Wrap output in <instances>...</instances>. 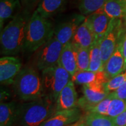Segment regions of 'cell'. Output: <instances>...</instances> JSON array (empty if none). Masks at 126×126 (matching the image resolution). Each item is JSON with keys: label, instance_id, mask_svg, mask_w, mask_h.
I'll list each match as a JSON object with an SVG mask.
<instances>
[{"label": "cell", "instance_id": "6", "mask_svg": "<svg viewBox=\"0 0 126 126\" xmlns=\"http://www.w3.org/2000/svg\"><path fill=\"white\" fill-rule=\"evenodd\" d=\"M123 33V28L122 19H111L108 31L99 40V48L104 65L122 40L124 35Z\"/></svg>", "mask_w": 126, "mask_h": 126}, {"label": "cell", "instance_id": "12", "mask_svg": "<svg viewBox=\"0 0 126 126\" xmlns=\"http://www.w3.org/2000/svg\"><path fill=\"white\" fill-rule=\"evenodd\" d=\"M122 41L123 39L104 65L103 71L109 80L123 72L126 70L125 60L122 51Z\"/></svg>", "mask_w": 126, "mask_h": 126}, {"label": "cell", "instance_id": "34", "mask_svg": "<svg viewBox=\"0 0 126 126\" xmlns=\"http://www.w3.org/2000/svg\"><path fill=\"white\" fill-rule=\"evenodd\" d=\"M118 1L126 6V0H118Z\"/></svg>", "mask_w": 126, "mask_h": 126}, {"label": "cell", "instance_id": "9", "mask_svg": "<svg viewBox=\"0 0 126 126\" xmlns=\"http://www.w3.org/2000/svg\"><path fill=\"white\" fill-rule=\"evenodd\" d=\"M85 17L81 14H75L54 28V36L63 46L71 42L79 26L84 22Z\"/></svg>", "mask_w": 126, "mask_h": 126}, {"label": "cell", "instance_id": "31", "mask_svg": "<svg viewBox=\"0 0 126 126\" xmlns=\"http://www.w3.org/2000/svg\"><path fill=\"white\" fill-rule=\"evenodd\" d=\"M40 0H20L21 5L23 7V9L29 11L33 8L37 3H39Z\"/></svg>", "mask_w": 126, "mask_h": 126}, {"label": "cell", "instance_id": "22", "mask_svg": "<svg viewBox=\"0 0 126 126\" xmlns=\"http://www.w3.org/2000/svg\"><path fill=\"white\" fill-rule=\"evenodd\" d=\"M89 59L90 63L88 71L94 72L103 71L104 64L100 54L99 40L94 41L89 48Z\"/></svg>", "mask_w": 126, "mask_h": 126}, {"label": "cell", "instance_id": "3", "mask_svg": "<svg viewBox=\"0 0 126 126\" xmlns=\"http://www.w3.org/2000/svg\"><path fill=\"white\" fill-rule=\"evenodd\" d=\"M54 31L49 19L42 16L35 10L28 22L23 50L29 53L37 51L54 35Z\"/></svg>", "mask_w": 126, "mask_h": 126}, {"label": "cell", "instance_id": "2", "mask_svg": "<svg viewBox=\"0 0 126 126\" xmlns=\"http://www.w3.org/2000/svg\"><path fill=\"white\" fill-rule=\"evenodd\" d=\"M56 112V102L50 97L26 102L17 106L15 126H40Z\"/></svg>", "mask_w": 126, "mask_h": 126}, {"label": "cell", "instance_id": "20", "mask_svg": "<svg viewBox=\"0 0 126 126\" xmlns=\"http://www.w3.org/2000/svg\"><path fill=\"white\" fill-rule=\"evenodd\" d=\"M22 5L20 0H0V28L1 31L6 20L14 18L15 12Z\"/></svg>", "mask_w": 126, "mask_h": 126}, {"label": "cell", "instance_id": "7", "mask_svg": "<svg viewBox=\"0 0 126 126\" xmlns=\"http://www.w3.org/2000/svg\"><path fill=\"white\" fill-rule=\"evenodd\" d=\"M63 46L53 35L48 42L37 50L34 59L36 67L40 71L58 65Z\"/></svg>", "mask_w": 126, "mask_h": 126}, {"label": "cell", "instance_id": "32", "mask_svg": "<svg viewBox=\"0 0 126 126\" xmlns=\"http://www.w3.org/2000/svg\"><path fill=\"white\" fill-rule=\"evenodd\" d=\"M122 51L123 54L124 58V60H125V67L126 70V31L122 41Z\"/></svg>", "mask_w": 126, "mask_h": 126}, {"label": "cell", "instance_id": "17", "mask_svg": "<svg viewBox=\"0 0 126 126\" xmlns=\"http://www.w3.org/2000/svg\"><path fill=\"white\" fill-rule=\"evenodd\" d=\"M96 40L95 36L84 21L77 30L71 43L75 47L89 48Z\"/></svg>", "mask_w": 126, "mask_h": 126}, {"label": "cell", "instance_id": "1", "mask_svg": "<svg viewBox=\"0 0 126 126\" xmlns=\"http://www.w3.org/2000/svg\"><path fill=\"white\" fill-rule=\"evenodd\" d=\"M30 11L23 9L12 19L1 32V54L12 56L23 50Z\"/></svg>", "mask_w": 126, "mask_h": 126}, {"label": "cell", "instance_id": "16", "mask_svg": "<svg viewBox=\"0 0 126 126\" xmlns=\"http://www.w3.org/2000/svg\"><path fill=\"white\" fill-rule=\"evenodd\" d=\"M71 80L78 85H87L93 82L105 84L109 81L104 71L94 72L89 71H78L71 77Z\"/></svg>", "mask_w": 126, "mask_h": 126}, {"label": "cell", "instance_id": "18", "mask_svg": "<svg viewBox=\"0 0 126 126\" xmlns=\"http://www.w3.org/2000/svg\"><path fill=\"white\" fill-rule=\"evenodd\" d=\"M66 0H40L36 11L46 18L49 19L57 14L65 4Z\"/></svg>", "mask_w": 126, "mask_h": 126}, {"label": "cell", "instance_id": "5", "mask_svg": "<svg viewBox=\"0 0 126 126\" xmlns=\"http://www.w3.org/2000/svg\"><path fill=\"white\" fill-rule=\"evenodd\" d=\"M71 80V75L59 64L42 71L44 96L56 102L61 91Z\"/></svg>", "mask_w": 126, "mask_h": 126}, {"label": "cell", "instance_id": "26", "mask_svg": "<svg viewBox=\"0 0 126 126\" xmlns=\"http://www.w3.org/2000/svg\"><path fill=\"white\" fill-rule=\"evenodd\" d=\"M126 110V101L117 98H113L110 102L107 116L114 118Z\"/></svg>", "mask_w": 126, "mask_h": 126}, {"label": "cell", "instance_id": "13", "mask_svg": "<svg viewBox=\"0 0 126 126\" xmlns=\"http://www.w3.org/2000/svg\"><path fill=\"white\" fill-rule=\"evenodd\" d=\"M111 19L103 12H96L86 17L85 22L95 36L96 40H100L106 33Z\"/></svg>", "mask_w": 126, "mask_h": 126}, {"label": "cell", "instance_id": "29", "mask_svg": "<svg viewBox=\"0 0 126 126\" xmlns=\"http://www.w3.org/2000/svg\"><path fill=\"white\" fill-rule=\"evenodd\" d=\"M113 98H117L126 101V82L117 90L110 93Z\"/></svg>", "mask_w": 126, "mask_h": 126}, {"label": "cell", "instance_id": "25", "mask_svg": "<svg viewBox=\"0 0 126 126\" xmlns=\"http://www.w3.org/2000/svg\"><path fill=\"white\" fill-rule=\"evenodd\" d=\"M75 49L78 71H88L90 63L89 48L75 47Z\"/></svg>", "mask_w": 126, "mask_h": 126}, {"label": "cell", "instance_id": "23", "mask_svg": "<svg viewBox=\"0 0 126 126\" xmlns=\"http://www.w3.org/2000/svg\"><path fill=\"white\" fill-rule=\"evenodd\" d=\"M107 0H79L78 9L83 16L90 15L101 9Z\"/></svg>", "mask_w": 126, "mask_h": 126}, {"label": "cell", "instance_id": "30", "mask_svg": "<svg viewBox=\"0 0 126 126\" xmlns=\"http://www.w3.org/2000/svg\"><path fill=\"white\" fill-rule=\"evenodd\" d=\"M115 126H126V110L122 113L113 118Z\"/></svg>", "mask_w": 126, "mask_h": 126}, {"label": "cell", "instance_id": "24", "mask_svg": "<svg viewBox=\"0 0 126 126\" xmlns=\"http://www.w3.org/2000/svg\"><path fill=\"white\" fill-rule=\"evenodd\" d=\"M87 126H115L113 118L95 113H89L86 116Z\"/></svg>", "mask_w": 126, "mask_h": 126}, {"label": "cell", "instance_id": "21", "mask_svg": "<svg viewBox=\"0 0 126 126\" xmlns=\"http://www.w3.org/2000/svg\"><path fill=\"white\" fill-rule=\"evenodd\" d=\"M97 11L103 12L111 19L126 18V6L118 0H107Z\"/></svg>", "mask_w": 126, "mask_h": 126}, {"label": "cell", "instance_id": "14", "mask_svg": "<svg viewBox=\"0 0 126 126\" xmlns=\"http://www.w3.org/2000/svg\"><path fill=\"white\" fill-rule=\"evenodd\" d=\"M78 94L72 80L61 91L56 100V111L78 108Z\"/></svg>", "mask_w": 126, "mask_h": 126}, {"label": "cell", "instance_id": "28", "mask_svg": "<svg viewBox=\"0 0 126 126\" xmlns=\"http://www.w3.org/2000/svg\"><path fill=\"white\" fill-rule=\"evenodd\" d=\"M113 98V96L110 93L106 98L104 99L99 103H97L89 113H95L103 115H107L109 106L110 102Z\"/></svg>", "mask_w": 126, "mask_h": 126}, {"label": "cell", "instance_id": "15", "mask_svg": "<svg viewBox=\"0 0 126 126\" xmlns=\"http://www.w3.org/2000/svg\"><path fill=\"white\" fill-rule=\"evenodd\" d=\"M59 64L64 68L71 77L78 71L76 49L71 42L67 43L63 47Z\"/></svg>", "mask_w": 126, "mask_h": 126}, {"label": "cell", "instance_id": "10", "mask_svg": "<svg viewBox=\"0 0 126 126\" xmlns=\"http://www.w3.org/2000/svg\"><path fill=\"white\" fill-rule=\"evenodd\" d=\"M20 59L14 56H3L0 59V82L3 85L13 84L22 70Z\"/></svg>", "mask_w": 126, "mask_h": 126}, {"label": "cell", "instance_id": "33", "mask_svg": "<svg viewBox=\"0 0 126 126\" xmlns=\"http://www.w3.org/2000/svg\"><path fill=\"white\" fill-rule=\"evenodd\" d=\"M72 126H87V125L86 124L85 122H78L76 123H75L74 124H73Z\"/></svg>", "mask_w": 126, "mask_h": 126}, {"label": "cell", "instance_id": "27", "mask_svg": "<svg viewBox=\"0 0 126 126\" xmlns=\"http://www.w3.org/2000/svg\"><path fill=\"white\" fill-rule=\"evenodd\" d=\"M126 82V70L125 72L120 74L117 76L110 79L104 84V88L108 93L117 90Z\"/></svg>", "mask_w": 126, "mask_h": 126}, {"label": "cell", "instance_id": "19", "mask_svg": "<svg viewBox=\"0 0 126 126\" xmlns=\"http://www.w3.org/2000/svg\"><path fill=\"white\" fill-rule=\"evenodd\" d=\"M18 104L14 101L1 102L0 126H14Z\"/></svg>", "mask_w": 126, "mask_h": 126}, {"label": "cell", "instance_id": "4", "mask_svg": "<svg viewBox=\"0 0 126 126\" xmlns=\"http://www.w3.org/2000/svg\"><path fill=\"white\" fill-rule=\"evenodd\" d=\"M13 89L17 97L26 102L44 96L42 77L32 67L22 68L14 82Z\"/></svg>", "mask_w": 126, "mask_h": 126}, {"label": "cell", "instance_id": "11", "mask_svg": "<svg viewBox=\"0 0 126 126\" xmlns=\"http://www.w3.org/2000/svg\"><path fill=\"white\" fill-rule=\"evenodd\" d=\"M82 116V112L79 108L56 111L40 126H72L79 121Z\"/></svg>", "mask_w": 126, "mask_h": 126}, {"label": "cell", "instance_id": "8", "mask_svg": "<svg viewBox=\"0 0 126 126\" xmlns=\"http://www.w3.org/2000/svg\"><path fill=\"white\" fill-rule=\"evenodd\" d=\"M83 96L78 99V108L88 113L109 94L103 84L93 82L83 85Z\"/></svg>", "mask_w": 126, "mask_h": 126}]
</instances>
